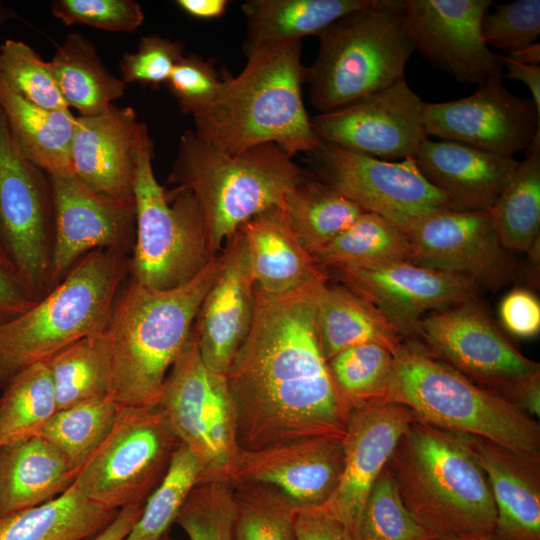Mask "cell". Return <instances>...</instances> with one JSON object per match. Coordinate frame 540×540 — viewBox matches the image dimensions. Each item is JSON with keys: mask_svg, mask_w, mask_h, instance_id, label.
I'll use <instances>...</instances> for the list:
<instances>
[{"mask_svg": "<svg viewBox=\"0 0 540 540\" xmlns=\"http://www.w3.org/2000/svg\"><path fill=\"white\" fill-rule=\"evenodd\" d=\"M321 281L282 295L256 287L251 329L226 373L240 449L345 436L350 410L316 330Z\"/></svg>", "mask_w": 540, "mask_h": 540, "instance_id": "cell-1", "label": "cell"}, {"mask_svg": "<svg viewBox=\"0 0 540 540\" xmlns=\"http://www.w3.org/2000/svg\"><path fill=\"white\" fill-rule=\"evenodd\" d=\"M301 51V41H290L248 52L241 72L192 116L196 135L228 155L268 143L291 158L313 152L320 140L302 98Z\"/></svg>", "mask_w": 540, "mask_h": 540, "instance_id": "cell-2", "label": "cell"}, {"mask_svg": "<svg viewBox=\"0 0 540 540\" xmlns=\"http://www.w3.org/2000/svg\"><path fill=\"white\" fill-rule=\"evenodd\" d=\"M223 264L220 251L188 283L167 290L132 279L121 287L104 330L110 397L122 407L158 404L166 376L189 341L207 291Z\"/></svg>", "mask_w": 540, "mask_h": 540, "instance_id": "cell-3", "label": "cell"}, {"mask_svg": "<svg viewBox=\"0 0 540 540\" xmlns=\"http://www.w3.org/2000/svg\"><path fill=\"white\" fill-rule=\"evenodd\" d=\"M387 468L406 508L432 538L494 534L492 493L464 435L417 418Z\"/></svg>", "mask_w": 540, "mask_h": 540, "instance_id": "cell-4", "label": "cell"}, {"mask_svg": "<svg viewBox=\"0 0 540 540\" xmlns=\"http://www.w3.org/2000/svg\"><path fill=\"white\" fill-rule=\"evenodd\" d=\"M306 174L275 144L228 155L191 129L180 137L168 181L193 194L203 216L209 248L217 255L247 220L269 208L282 207L288 193Z\"/></svg>", "mask_w": 540, "mask_h": 540, "instance_id": "cell-5", "label": "cell"}, {"mask_svg": "<svg viewBox=\"0 0 540 540\" xmlns=\"http://www.w3.org/2000/svg\"><path fill=\"white\" fill-rule=\"evenodd\" d=\"M393 356L385 401L403 404L418 419L450 432L540 456L538 422L499 392L473 383L415 341H403Z\"/></svg>", "mask_w": 540, "mask_h": 540, "instance_id": "cell-6", "label": "cell"}, {"mask_svg": "<svg viewBox=\"0 0 540 540\" xmlns=\"http://www.w3.org/2000/svg\"><path fill=\"white\" fill-rule=\"evenodd\" d=\"M128 270L125 251L94 250L31 308L0 322V388L24 368L104 332Z\"/></svg>", "mask_w": 540, "mask_h": 540, "instance_id": "cell-7", "label": "cell"}, {"mask_svg": "<svg viewBox=\"0 0 540 540\" xmlns=\"http://www.w3.org/2000/svg\"><path fill=\"white\" fill-rule=\"evenodd\" d=\"M306 67L309 99L320 113L349 104L405 79L414 52L401 0H371L324 29Z\"/></svg>", "mask_w": 540, "mask_h": 540, "instance_id": "cell-8", "label": "cell"}, {"mask_svg": "<svg viewBox=\"0 0 540 540\" xmlns=\"http://www.w3.org/2000/svg\"><path fill=\"white\" fill-rule=\"evenodd\" d=\"M153 143L147 125L141 133L134 177L135 238L129 259L133 281L154 290L182 286L216 256L193 194L160 185L153 167Z\"/></svg>", "mask_w": 540, "mask_h": 540, "instance_id": "cell-9", "label": "cell"}, {"mask_svg": "<svg viewBox=\"0 0 540 540\" xmlns=\"http://www.w3.org/2000/svg\"><path fill=\"white\" fill-rule=\"evenodd\" d=\"M180 444L158 404L122 407L74 481L89 500L107 510L145 504Z\"/></svg>", "mask_w": 540, "mask_h": 540, "instance_id": "cell-10", "label": "cell"}, {"mask_svg": "<svg viewBox=\"0 0 540 540\" xmlns=\"http://www.w3.org/2000/svg\"><path fill=\"white\" fill-rule=\"evenodd\" d=\"M158 405L174 435L204 466L203 481H225L239 447L226 374L202 360L193 333L170 368Z\"/></svg>", "mask_w": 540, "mask_h": 540, "instance_id": "cell-11", "label": "cell"}, {"mask_svg": "<svg viewBox=\"0 0 540 540\" xmlns=\"http://www.w3.org/2000/svg\"><path fill=\"white\" fill-rule=\"evenodd\" d=\"M309 154L322 181L405 232L434 213L454 210L413 158L388 161L322 140Z\"/></svg>", "mask_w": 540, "mask_h": 540, "instance_id": "cell-12", "label": "cell"}, {"mask_svg": "<svg viewBox=\"0 0 540 540\" xmlns=\"http://www.w3.org/2000/svg\"><path fill=\"white\" fill-rule=\"evenodd\" d=\"M13 143L0 111V232L14 273L39 300L49 291L53 205L49 176Z\"/></svg>", "mask_w": 540, "mask_h": 540, "instance_id": "cell-13", "label": "cell"}, {"mask_svg": "<svg viewBox=\"0 0 540 540\" xmlns=\"http://www.w3.org/2000/svg\"><path fill=\"white\" fill-rule=\"evenodd\" d=\"M425 102L405 79L311 118L319 140L379 159H415L428 138Z\"/></svg>", "mask_w": 540, "mask_h": 540, "instance_id": "cell-14", "label": "cell"}, {"mask_svg": "<svg viewBox=\"0 0 540 540\" xmlns=\"http://www.w3.org/2000/svg\"><path fill=\"white\" fill-rule=\"evenodd\" d=\"M503 78L491 76L464 98L425 102L427 135L507 158L526 151L540 133V111L531 98L511 93Z\"/></svg>", "mask_w": 540, "mask_h": 540, "instance_id": "cell-15", "label": "cell"}, {"mask_svg": "<svg viewBox=\"0 0 540 540\" xmlns=\"http://www.w3.org/2000/svg\"><path fill=\"white\" fill-rule=\"evenodd\" d=\"M491 0H401L415 50L434 68L464 84L480 85L502 73L500 54L482 37Z\"/></svg>", "mask_w": 540, "mask_h": 540, "instance_id": "cell-16", "label": "cell"}, {"mask_svg": "<svg viewBox=\"0 0 540 540\" xmlns=\"http://www.w3.org/2000/svg\"><path fill=\"white\" fill-rule=\"evenodd\" d=\"M416 333L433 355L497 389L540 372L539 363L507 341L476 299L426 314Z\"/></svg>", "mask_w": 540, "mask_h": 540, "instance_id": "cell-17", "label": "cell"}, {"mask_svg": "<svg viewBox=\"0 0 540 540\" xmlns=\"http://www.w3.org/2000/svg\"><path fill=\"white\" fill-rule=\"evenodd\" d=\"M406 233L415 264L491 288L511 276V253L502 245L489 210L437 212Z\"/></svg>", "mask_w": 540, "mask_h": 540, "instance_id": "cell-18", "label": "cell"}, {"mask_svg": "<svg viewBox=\"0 0 540 540\" xmlns=\"http://www.w3.org/2000/svg\"><path fill=\"white\" fill-rule=\"evenodd\" d=\"M53 239L49 290L86 254L105 248L125 251L135 238V208L99 193L75 174L49 176Z\"/></svg>", "mask_w": 540, "mask_h": 540, "instance_id": "cell-19", "label": "cell"}, {"mask_svg": "<svg viewBox=\"0 0 540 540\" xmlns=\"http://www.w3.org/2000/svg\"><path fill=\"white\" fill-rule=\"evenodd\" d=\"M416 419L407 406L382 399L350 410L343 438L342 476L325 507L349 529L354 539L375 481Z\"/></svg>", "mask_w": 540, "mask_h": 540, "instance_id": "cell-20", "label": "cell"}, {"mask_svg": "<svg viewBox=\"0 0 540 540\" xmlns=\"http://www.w3.org/2000/svg\"><path fill=\"white\" fill-rule=\"evenodd\" d=\"M343 467V439L313 438L256 450L239 448L226 482L270 485L298 509L320 507L337 489Z\"/></svg>", "mask_w": 540, "mask_h": 540, "instance_id": "cell-21", "label": "cell"}, {"mask_svg": "<svg viewBox=\"0 0 540 540\" xmlns=\"http://www.w3.org/2000/svg\"><path fill=\"white\" fill-rule=\"evenodd\" d=\"M337 279L379 307L402 335L428 312L476 299L479 286L411 261L368 269H332Z\"/></svg>", "mask_w": 540, "mask_h": 540, "instance_id": "cell-22", "label": "cell"}, {"mask_svg": "<svg viewBox=\"0 0 540 540\" xmlns=\"http://www.w3.org/2000/svg\"><path fill=\"white\" fill-rule=\"evenodd\" d=\"M221 252L222 268L201 302L192 333L204 363L226 374L251 329L256 285L239 230Z\"/></svg>", "mask_w": 540, "mask_h": 540, "instance_id": "cell-23", "label": "cell"}, {"mask_svg": "<svg viewBox=\"0 0 540 540\" xmlns=\"http://www.w3.org/2000/svg\"><path fill=\"white\" fill-rule=\"evenodd\" d=\"M144 123L132 107L114 104L95 116H76L71 143L74 174L93 190L134 206V177Z\"/></svg>", "mask_w": 540, "mask_h": 540, "instance_id": "cell-24", "label": "cell"}, {"mask_svg": "<svg viewBox=\"0 0 540 540\" xmlns=\"http://www.w3.org/2000/svg\"><path fill=\"white\" fill-rule=\"evenodd\" d=\"M415 161L454 210H489L519 161L450 140L427 138Z\"/></svg>", "mask_w": 540, "mask_h": 540, "instance_id": "cell-25", "label": "cell"}, {"mask_svg": "<svg viewBox=\"0 0 540 540\" xmlns=\"http://www.w3.org/2000/svg\"><path fill=\"white\" fill-rule=\"evenodd\" d=\"M487 478L497 512L494 534L540 540V456L464 435Z\"/></svg>", "mask_w": 540, "mask_h": 540, "instance_id": "cell-26", "label": "cell"}, {"mask_svg": "<svg viewBox=\"0 0 540 540\" xmlns=\"http://www.w3.org/2000/svg\"><path fill=\"white\" fill-rule=\"evenodd\" d=\"M238 230L246 243L256 287L270 295H282L328 278L301 245L282 207L253 216Z\"/></svg>", "mask_w": 540, "mask_h": 540, "instance_id": "cell-27", "label": "cell"}, {"mask_svg": "<svg viewBox=\"0 0 540 540\" xmlns=\"http://www.w3.org/2000/svg\"><path fill=\"white\" fill-rule=\"evenodd\" d=\"M316 330L325 359L349 347L375 343L393 355L403 343V335L390 318L370 300L328 279L315 288Z\"/></svg>", "mask_w": 540, "mask_h": 540, "instance_id": "cell-28", "label": "cell"}, {"mask_svg": "<svg viewBox=\"0 0 540 540\" xmlns=\"http://www.w3.org/2000/svg\"><path fill=\"white\" fill-rule=\"evenodd\" d=\"M77 471L45 438L0 447V516L45 503L74 482Z\"/></svg>", "mask_w": 540, "mask_h": 540, "instance_id": "cell-29", "label": "cell"}, {"mask_svg": "<svg viewBox=\"0 0 540 540\" xmlns=\"http://www.w3.org/2000/svg\"><path fill=\"white\" fill-rule=\"evenodd\" d=\"M0 111L18 151L48 176L74 175L71 143L76 116L49 110L20 95L0 73Z\"/></svg>", "mask_w": 540, "mask_h": 540, "instance_id": "cell-30", "label": "cell"}, {"mask_svg": "<svg viewBox=\"0 0 540 540\" xmlns=\"http://www.w3.org/2000/svg\"><path fill=\"white\" fill-rule=\"evenodd\" d=\"M371 0H248L245 54L274 44L318 36L339 18L367 6Z\"/></svg>", "mask_w": 540, "mask_h": 540, "instance_id": "cell-31", "label": "cell"}, {"mask_svg": "<svg viewBox=\"0 0 540 540\" xmlns=\"http://www.w3.org/2000/svg\"><path fill=\"white\" fill-rule=\"evenodd\" d=\"M117 512L89 500L74 481L45 503L0 516V540H86Z\"/></svg>", "mask_w": 540, "mask_h": 540, "instance_id": "cell-32", "label": "cell"}, {"mask_svg": "<svg viewBox=\"0 0 540 540\" xmlns=\"http://www.w3.org/2000/svg\"><path fill=\"white\" fill-rule=\"evenodd\" d=\"M49 62L62 98L78 116L105 112L125 92L123 80L108 71L94 44L80 33L67 34Z\"/></svg>", "mask_w": 540, "mask_h": 540, "instance_id": "cell-33", "label": "cell"}, {"mask_svg": "<svg viewBox=\"0 0 540 540\" xmlns=\"http://www.w3.org/2000/svg\"><path fill=\"white\" fill-rule=\"evenodd\" d=\"M282 208L299 242L312 256L365 212L309 172L288 193Z\"/></svg>", "mask_w": 540, "mask_h": 540, "instance_id": "cell-34", "label": "cell"}, {"mask_svg": "<svg viewBox=\"0 0 540 540\" xmlns=\"http://www.w3.org/2000/svg\"><path fill=\"white\" fill-rule=\"evenodd\" d=\"M489 212L508 252H531L536 248L540 231V133Z\"/></svg>", "mask_w": 540, "mask_h": 540, "instance_id": "cell-35", "label": "cell"}, {"mask_svg": "<svg viewBox=\"0 0 540 540\" xmlns=\"http://www.w3.org/2000/svg\"><path fill=\"white\" fill-rule=\"evenodd\" d=\"M313 258L324 270L368 269L411 261L407 233L383 217L364 212Z\"/></svg>", "mask_w": 540, "mask_h": 540, "instance_id": "cell-36", "label": "cell"}, {"mask_svg": "<svg viewBox=\"0 0 540 540\" xmlns=\"http://www.w3.org/2000/svg\"><path fill=\"white\" fill-rule=\"evenodd\" d=\"M46 363L57 410L110 396L111 369L103 332L77 341Z\"/></svg>", "mask_w": 540, "mask_h": 540, "instance_id": "cell-37", "label": "cell"}, {"mask_svg": "<svg viewBox=\"0 0 540 540\" xmlns=\"http://www.w3.org/2000/svg\"><path fill=\"white\" fill-rule=\"evenodd\" d=\"M0 397V447L38 435L57 411L53 381L47 363L18 372Z\"/></svg>", "mask_w": 540, "mask_h": 540, "instance_id": "cell-38", "label": "cell"}, {"mask_svg": "<svg viewBox=\"0 0 540 540\" xmlns=\"http://www.w3.org/2000/svg\"><path fill=\"white\" fill-rule=\"evenodd\" d=\"M122 406L110 396L57 410L39 432L78 471L112 429Z\"/></svg>", "mask_w": 540, "mask_h": 540, "instance_id": "cell-39", "label": "cell"}, {"mask_svg": "<svg viewBox=\"0 0 540 540\" xmlns=\"http://www.w3.org/2000/svg\"><path fill=\"white\" fill-rule=\"evenodd\" d=\"M204 479V466L181 443L158 486L147 498L141 516L124 540H159L172 523L192 489Z\"/></svg>", "mask_w": 540, "mask_h": 540, "instance_id": "cell-40", "label": "cell"}, {"mask_svg": "<svg viewBox=\"0 0 540 540\" xmlns=\"http://www.w3.org/2000/svg\"><path fill=\"white\" fill-rule=\"evenodd\" d=\"M230 485L235 501V540H296L298 507L285 494L261 483Z\"/></svg>", "mask_w": 540, "mask_h": 540, "instance_id": "cell-41", "label": "cell"}, {"mask_svg": "<svg viewBox=\"0 0 540 540\" xmlns=\"http://www.w3.org/2000/svg\"><path fill=\"white\" fill-rule=\"evenodd\" d=\"M328 362L336 388L349 408L384 400L394 363L393 354L375 343L342 350Z\"/></svg>", "mask_w": 540, "mask_h": 540, "instance_id": "cell-42", "label": "cell"}, {"mask_svg": "<svg viewBox=\"0 0 540 540\" xmlns=\"http://www.w3.org/2000/svg\"><path fill=\"white\" fill-rule=\"evenodd\" d=\"M432 537L403 503L387 468L375 481L364 505L355 540H429Z\"/></svg>", "mask_w": 540, "mask_h": 540, "instance_id": "cell-43", "label": "cell"}, {"mask_svg": "<svg viewBox=\"0 0 540 540\" xmlns=\"http://www.w3.org/2000/svg\"><path fill=\"white\" fill-rule=\"evenodd\" d=\"M235 501L225 481H202L190 492L175 523L189 540H235Z\"/></svg>", "mask_w": 540, "mask_h": 540, "instance_id": "cell-44", "label": "cell"}, {"mask_svg": "<svg viewBox=\"0 0 540 540\" xmlns=\"http://www.w3.org/2000/svg\"><path fill=\"white\" fill-rule=\"evenodd\" d=\"M0 73L24 98L49 110L69 109L61 96L49 61L28 44L7 39L0 45Z\"/></svg>", "mask_w": 540, "mask_h": 540, "instance_id": "cell-45", "label": "cell"}, {"mask_svg": "<svg viewBox=\"0 0 540 540\" xmlns=\"http://www.w3.org/2000/svg\"><path fill=\"white\" fill-rule=\"evenodd\" d=\"M481 31L488 47L507 54L535 43L540 34V1L496 5L495 11L484 16Z\"/></svg>", "mask_w": 540, "mask_h": 540, "instance_id": "cell-46", "label": "cell"}, {"mask_svg": "<svg viewBox=\"0 0 540 540\" xmlns=\"http://www.w3.org/2000/svg\"><path fill=\"white\" fill-rule=\"evenodd\" d=\"M52 15L67 26L87 25L109 32H133L145 15L134 0H54Z\"/></svg>", "mask_w": 540, "mask_h": 540, "instance_id": "cell-47", "label": "cell"}, {"mask_svg": "<svg viewBox=\"0 0 540 540\" xmlns=\"http://www.w3.org/2000/svg\"><path fill=\"white\" fill-rule=\"evenodd\" d=\"M227 78L217 72L213 59L184 55L164 83L183 114L194 116L217 97Z\"/></svg>", "mask_w": 540, "mask_h": 540, "instance_id": "cell-48", "label": "cell"}, {"mask_svg": "<svg viewBox=\"0 0 540 540\" xmlns=\"http://www.w3.org/2000/svg\"><path fill=\"white\" fill-rule=\"evenodd\" d=\"M184 43L159 35L142 37L134 52L120 59L121 79L127 84L159 85L165 83L178 61L185 55Z\"/></svg>", "mask_w": 540, "mask_h": 540, "instance_id": "cell-49", "label": "cell"}, {"mask_svg": "<svg viewBox=\"0 0 540 540\" xmlns=\"http://www.w3.org/2000/svg\"><path fill=\"white\" fill-rule=\"evenodd\" d=\"M499 315L504 327L513 335L530 338L540 331V303L526 289H514L501 301Z\"/></svg>", "mask_w": 540, "mask_h": 540, "instance_id": "cell-50", "label": "cell"}, {"mask_svg": "<svg viewBox=\"0 0 540 540\" xmlns=\"http://www.w3.org/2000/svg\"><path fill=\"white\" fill-rule=\"evenodd\" d=\"M294 528L296 540H355L325 506L298 509Z\"/></svg>", "mask_w": 540, "mask_h": 540, "instance_id": "cell-51", "label": "cell"}, {"mask_svg": "<svg viewBox=\"0 0 540 540\" xmlns=\"http://www.w3.org/2000/svg\"><path fill=\"white\" fill-rule=\"evenodd\" d=\"M36 301L13 273L0 266V322L22 314Z\"/></svg>", "mask_w": 540, "mask_h": 540, "instance_id": "cell-52", "label": "cell"}, {"mask_svg": "<svg viewBox=\"0 0 540 540\" xmlns=\"http://www.w3.org/2000/svg\"><path fill=\"white\" fill-rule=\"evenodd\" d=\"M503 391L506 399L527 414L540 415V372L516 381Z\"/></svg>", "mask_w": 540, "mask_h": 540, "instance_id": "cell-53", "label": "cell"}, {"mask_svg": "<svg viewBox=\"0 0 540 540\" xmlns=\"http://www.w3.org/2000/svg\"><path fill=\"white\" fill-rule=\"evenodd\" d=\"M144 504H135L118 510L113 520L86 540H124L143 511Z\"/></svg>", "mask_w": 540, "mask_h": 540, "instance_id": "cell-54", "label": "cell"}, {"mask_svg": "<svg viewBox=\"0 0 540 540\" xmlns=\"http://www.w3.org/2000/svg\"><path fill=\"white\" fill-rule=\"evenodd\" d=\"M503 67L506 68V77L511 80L523 82L531 92L532 100L540 111V66L520 64L508 60L501 55Z\"/></svg>", "mask_w": 540, "mask_h": 540, "instance_id": "cell-55", "label": "cell"}, {"mask_svg": "<svg viewBox=\"0 0 540 540\" xmlns=\"http://www.w3.org/2000/svg\"><path fill=\"white\" fill-rule=\"evenodd\" d=\"M175 4L188 15L199 19L221 17L229 4L227 0H177Z\"/></svg>", "mask_w": 540, "mask_h": 540, "instance_id": "cell-56", "label": "cell"}, {"mask_svg": "<svg viewBox=\"0 0 540 540\" xmlns=\"http://www.w3.org/2000/svg\"><path fill=\"white\" fill-rule=\"evenodd\" d=\"M505 58L520 64L539 65L540 44L535 42L531 45H528L505 55Z\"/></svg>", "mask_w": 540, "mask_h": 540, "instance_id": "cell-57", "label": "cell"}, {"mask_svg": "<svg viewBox=\"0 0 540 540\" xmlns=\"http://www.w3.org/2000/svg\"><path fill=\"white\" fill-rule=\"evenodd\" d=\"M18 18L19 16L14 9L0 1V27Z\"/></svg>", "mask_w": 540, "mask_h": 540, "instance_id": "cell-58", "label": "cell"}, {"mask_svg": "<svg viewBox=\"0 0 540 540\" xmlns=\"http://www.w3.org/2000/svg\"><path fill=\"white\" fill-rule=\"evenodd\" d=\"M0 266L15 275L13 265L8 257V254L6 252V249L3 243L1 232H0Z\"/></svg>", "mask_w": 540, "mask_h": 540, "instance_id": "cell-59", "label": "cell"}, {"mask_svg": "<svg viewBox=\"0 0 540 540\" xmlns=\"http://www.w3.org/2000/svg\"><path fill=\"white\" fill-rule=\"evenodd\" d=\"M429 540H505L495 534L490 535H476V536H463V537H447V538H431Z\"/></svg>", "mask_w": 540, "mask_h": 540, "instance_id": "cell-60", "label": "cell"}, {"mask_svg": "<svg viewBox=\"0 0 540 540\" xmlns=\"http://www.w3.org/2000/svg\"><path fill=\"white\" fill-rule=\"evenodd\" d=\"M159 540H176V539L171 538L169 536V533H167L164 536H162Z\"/></svg>", "mask_w": 540, "mask_h": 540, "instance_id": "cell-61", "label": "cell"}]
</instances>
